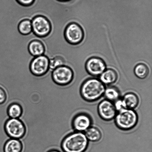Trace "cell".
Returning <instances> with one entry per match:
<instances>
[{
  "instance_id": "3957f363",
  "label": "cell",
  "mask_w": 152,
  "mask_h": 152,
  "mask_svg": "<svg viewBox=\"0 0 152 152\" xmlns=\"http://www.w3.org/2000/svg\"><path fill=\"white\" fill-rule=\"evenodd\" d=\"M116 126L121 130H132L137 124L138 116L133 109H124L118 112L114 118Z\"/></svg>"
},
{
  "instance_id": "44dd1931",
  "label": "cell",
  "mask_w": 152,
  "mask_h": 152,
  "mask_svg": "<svg viewBox=\"0 0 152 152\" xmlns=\"http://www.w3.org/2000/svg\"><path fill=\"white\" fill-rule=\"evenodd\" d=\"M65 65V61L63 58L61 57L57 56L50 59L49 68L53 70L59 67Z\"/></svg>"
},
{
  "instance_id": "9c48e42d",
  "label": "cell",
  "mask_w": 152,
  "mask_h": 152,
  "mask_svg": "<svg viewBox=\"0 0 152 152\" xmlns=\"http://www.w3.org/2000/svg\"><path fill=\"white\" fill-rule=\"evenodd\" d=\"M97 111L100 117L106 121L114 120L117 113L114 102L106 99L101 101L98 104Z\"/></svg>"
},
{
  "instance_id": "7c38bea8",
  "label": "cell",
  "mask_w": 152,
  "mask_h": 152,
  "mask_svg": "<svg viewBox=\"0 0 152 152\" xmlns=\"http://www.w3.org/2000/svg\"><path fill=\"white\" fill-rule=\"evenodd\" d=\"M121 99L125 109L134 110L139 105V98L136 94L132 92L126 93Z\"/></svg>"
},
{
  "instance_id": "d4e9b609",
  "label": "cell",
  "mask_w": 152,
  "mask_h": 152,
  "mask_svg": "<svg viewBox=\"0 0 152 152\" xmlns=\"http://www.w3.org/2000/svg\"><path fill=\"white\" fill-rule=\"evenodd\" d=\"M47 152H61L60 151H59V150H50V151H48Z\"/></svg>"
},
{
  "instance_id": "30bf717a",
  "label": "cell",
  "mask_w": 152,
  "mask_h": 152,
  "mask_svg": "<svg viewBox=\"0 0 152 152\" xmlns=\"http://www.w3.org/2000/svg\"><path fill=\"white\" fill-rule=\"evenodd\" d=\"M92 117L89 114L80 113L74 116L71 122V126L74 131L84 132L91 126Z\"/></svg>"
},
{
  "instance_id": "52a82bcc",
  "label": "cell",
  "mask_w": 152,
  "mask_h": 152,
  "mask_svg": "<svg viewBox=\"0 0 152 152\" xmlns=\"http://www.w3.org/2000/svg\"><path fill=\"white\" fill-rule=\"evenodd\" d=\"M32 32L37 36H47L51 30V25L49 21L45 16L38 15L34 17L32 21Z\"/></svg>"
},
{
  "instance_id": "2e32d148",
  "label": "cell",
  "mask_w": 152,
  "mask_h": 152,
  "mask_svg": "<svg viewBox=\"0 0 152 152\" xmlns=\"http://www.w3.org/2000/svg\"><path fill=\"white\" fill-rule=\"evenodd\" d=\"M85 135L88 141L97 142L102 137V134L99 129L94 126H91L84 132Z\"/></svg>"
},
{
  "instance_id": "cb8c5ba5",
  "label": "cell",
  "mask_w": 152,
  "mask_h": 152,
  "mask_svg": "<svg viewBox=\"0 0 152 152\" xmlns=\"http://www.w3.org/2000/svg\"><path fill=\"white\" fill-rule=\"evenodd\" d=\"M7 99V95L4 89L0 87V104H4Z\"/></svg>"
},
{
  "instance_id": "7a4b0ae2",
  "label": "cell",
  "mask_w": 152,
  "mask_h": 152,
  "mask_svg": "<svg viewBox=\"0 0 152 152\" xmlns=\"http://www.w3.org/2000/svg\"><path fill=\"white\" fill-rule=\"evenodd\" d=\"M88 145L84 132L74 131L64 138L61 147L63 152H85Z\"/></svg>"
},
{
  "instance_id": "ac0fdd59",
  "label": "cell",
  "mask_w": 152,
  "mask_h": 152,
  "mask_svg": "<svg viewBox=\"0 0 152 152\" xmlns=\"http://www.w3.org/2000/svg\"><path fill=\"white\" fill-rule=\"evenodd\" d=\"M22 112L21 106L16 103L10 104L7 109V114L10 118L19 119L22 116Z\"/></svg>"
},
{
  "instance_id": "8fae6325",
  "label": "cell",
  "mask_w": 152,
  "mask_h": 152,
  "mask_svg": "<svg viewBox=\"0 0 152 152\" xmlns=\"http://www.w3.org/2000/svg\"><path fill=\"white\" fill-rule=\"evenodd\" d=\"M85 66L88 73L94 77L99 76L106 69V65L103 59L97 57L88 59Z\"/></svg>"
},
{
  "instance_id": "ba28073f",
  "label": "cell",
  "mask_w": 152,
  "mask_h": 152,
  "mask_svg": "<svg viewBox=\"0 0 152 152\" xmlns=\"http://www.w3.org/2000/svg\"><path fill=\"white\" fill-rule=\"evenodd\" d=\"M50 59L44 55L36 57L31 61L30 69L34 75L41 76L44 75L49 69Z\"/></svg>"
},
{
  "instance_id": "ffe728a7",
  "label": "cell",
  "mask_w": 152,
  "mask_h": 152,
  "mask_svg": "<svg viewBox=\"0 0 152 152\" xmlns=\"http://www.w3.org/2000/svg\"><path fill=\"white\" fill-rule=\"evenodd\" d=\"M18 29L19 32L23 35H27L32 32V22L29 19H24L19 23Z\"/></svg>"
},
{
  "instance_id": "e0dca14e",
  "label": "cell",
  "mask_w": 152,
  "mask_h": 152,
  "mask_svg": "<svg viewBox=\"0 0 152 152\" xmlns=\"http://www.w3.org/2000/svg\"><path fill=\"white\" fill-rule=\"evenodd\" d=\"M104 96L106 99L114 102L120 99V92L117 87L114 86H109L106 87Z\"/></svg>"
},
{
  "instance_id": "603a6c76",
  "label": "cell",
  "mask_w": 152,
  "mask_h": 152,
  "mask_svg": "<svg viewBox=\"0 0 152 152\" xmlns=\"http://www.w3.org/2000/svg\"><path fill=\"white\" fill-rule=\"evenodd\" d=\"M114 105L116 109V110L118 112L120 111V110L125 109L124 108V105L123 103V101H122L121 98L115 102L114 103Z\"/></svg>"
},
{
  "instance_id": "5bb4252c",
  "label": "cell",
  "mask_w": 152,
  "mask_h": 152,
  "mask_svg": "<svg viewBox=\"0 0 152 152\" xmlns=\"http://www.w3.org/2000/svg\"><path fill=\"white\" fill-rule=\"evenodd\" d=\"M28 50L31 54L34 57L44 55L45 53L44 46L42 43L39 40H33L29 43Z\"/></svg>"
},
{
  "instance_id": "6da1fadb",
  "label": "cell",
  "mask_w": 152,
  "mask_h": 152,
  "mask_svg": "<svg viewBox=\"0 0 152 152\" xmlns=\"http://www.w3.org/2000/svg\"><path fill=\"white\" fill-rule=\"evenodd\" d=\"M106 87L105 85L99 79L94 77L88 78L80 86V95L86 102H94L104 96Z\"/></svg>"
},
{
  "instance_id": "5b68a950",
  "label": "cell",
  "mask_w": 152,
  "mask_h": 152,
  "mask_svg": "<svg viewBox=\"0 0 152 152\" xmlns=\"http://www.w3.org/2000/svg\"><path fill=\"white\" fill-rule=\"evenodd\" d=\"M64 36L65 40L69 44L77 45L83 41L84 37V31L78 23L71 22L65 28Z\"/></svg>"
},
{
  "instance_id": "277c9868",
  "label": "cell",
  "mask_w": 152,
  "mask_h": 152,
  "mask_svg": "<svg viewBox=\"0 0 152 152\" xmlns=\"http://www.w3.org/2000/svg\"><path fill=\"white\" fill-rule=\"evenodd\" d=\"M52 76L53 82L56 84L61 86H66L72 82L74 73L71 68L64 65L53 70Z\"/></svg>"
},
{
  "instance_id": "d6986e66",
  "label": "cell",
  "mask_w": 152,
  "mask_h": 152,
  "mask_svg": "<svg viewBox=\"0 0 152 152\" xmlns=\"http://www.w3.org/2000/svg\"><path fill=\"white\" fill-rule=\"evenodd\" d=\"M134 73L138 78L143 79L148 76L149 73V69L145 64L139 63L135 67Z\"/></svg>"
},
{
  "instance_id": "4fadbf2b",
  "label": "cell",
  "mask_w": 152,
  "mask_h": 152,
  "mask_svg": "<svg viewBox=\"0 0 152 152\" xmlns=\"http://www.w3.org/2000/svg\"><path fill=\"white\" fill-rule=\"evenodd\" d=\"M99 76V80L104 84L110 85L116 82L118 75L114 70L108 68L106 69Z\"/></svg>"
},
{
  "instance_id": "8992f818",
  "label": "cell",
  "mask_w": 152,
  "mask_h": 152,
  "mask_svg": "<svg viewBox=\"0 0 152 152\" xmlns=\"http://www.w3.org/2000/svg\"><path fill=\"white\" fill-rule=\"evenodd\" d=\"M4 128L6 133L11 138L21 139L26 133L25 125L19 119H9L6 122Z\"/></svg>"
},
{
  "instance_id": "9a60e30c",
  "label": "cell",
  "mask_w": 152,
  "mask_h": 152,
  "mask_svg": "<svg viewBox=\"0 0 152 152\" xmlns=\"http://www.w3.org/2000/svg\"><path fill=\"white\" fill-rule=\"evenodd\" d=\"M23 145L20 140L10 138L6 142L4 152H22Z\"/></svg>"
},
{
  "instance_id": "7402d4cb",
  "label": "cell",
  "mask_w": 152,
  "mask_h": 152,
  "mask_svg": "<svg viewBox=\"0 0 152 152\" xmlns=\"http://www.w3.org/2000/svg\"><path fill=\"white\" fill-rule=\"evenodd\" d=\"M18 4L24 7H29L32 5L36 0H15Z\"/></svg>"
},
{
  "instance_id": "484cf974",
  "label": "cell",
  "mask_w": 152,
  "mask_h": 152,
  "mask_svg": "<svg viewBox=\"0 0 152 152\" xmlns=\"http://www.w3.org/2000/svg\"><path fill=\"white\" fill-rule=\"evenodd\" d=\"M56 1H60V2H65V1H67L68 0H56Z\"/></svg>"
}]
</instances>
